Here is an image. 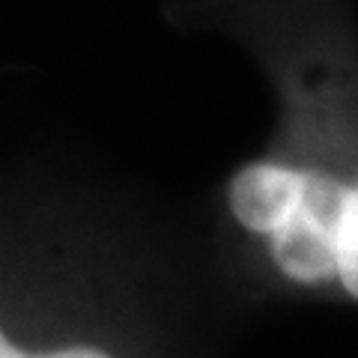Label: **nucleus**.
<instances>
[{"label": "nucleus", "mask_w": 358, "mask_h": 358, "mask_svg": "<svg viewBox=\"0 0 358 358\" xmlns=\"http://www.w3.org/2000/svg\"><path fill=\"white\" fill-rule=\"evenodd\" d=\"M355 176L322 162L257 159L227 182V206L245 230L268 239L281 272L296 284L338 278V239Z\"/></svg>", "instance_id": "1"}, {"label": "nucleus", "mask_w": 358, "mask_h": 358, "mask_svg": "<svg viewBox=\"0 0 358 358\" xmlns=\"http://www.w3.org/2000/svg\"><path fill=\"white\" fill-rule=\"evenodd\" d=\"M343 289L358 301V176L352 182L350 200H346L341 239H338V278Z\"/></svg>", "instance_id": "2"}, {"label": "nucleus", "mask_w": 358, "mask_h": 358, "mask_svg": "<svg viewBox=\"0 0 358 358\" xmlns=\"http://www.w3.org/2000/svg\"><path fill=\"white\" fill-rule=\"evenodd\" d=\"M0 358H110L99 350H87V346H72V350H57V352H21L15 350L13 343L3 338V331H0Z\"/></svg>", "instance_id": "3"}]
</instances>
